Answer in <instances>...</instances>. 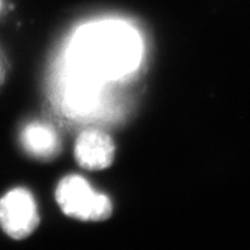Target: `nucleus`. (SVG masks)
Wrapping results in <instances>:
<instances>
[{"mask_svg": "<svg viewBox=\"0 0 250 250\" xmlns=\"http://www.w3.org/2000/svg\"><path fill=\"white\" fill-rule=\"evenodd\" d=\"M71 46L72 62L87 80L117 79L136 68L140 57L136 33L118 22L85 27Z\"/></svg>", "mask_w": 250, "mask_h": 250, "instance_id": "nucleus-1", "label": "nucleus"}, {"mask_svg": "<svg viewBox=\"0 0 250 250\" xmlns=\"http://www.w3.org/2000/svg\"><path fill=\"white\" fill-rule=\"evenodd\" d=\"M56 199L65 214L85 221H101L111 215L110 199L90 187L79 175H68L59 182Z\"/></svg>", "mask_w": 250, "mask_h": 250, "instance_id": "nucleus-2", "label": "nucleus"}, {"mask_svg": "<svg viewBox=\"0 0 250 250\" xmlns=\"http://www.w3.org/2000/svg\"><path fill=\"white\" fill-rule=\"evenodd\" d=\"M39 223L35 199L27 189L15 188L0 199V226L12 239H26Z\"/></svg>", "mask_w": 250, "mask_h": 250, "instance_id": "nucleus-3", "label": "nucleus"}, {"mask_svg": "<svg viewBox=\"0 0 250 250\" xmlns=\"http://www.w3.org/2000/svg\"><path fill=\"white\" fill-rule=\"evenodd\" d=\"M74 151L78 164L88 170L104 169L115 158L114 142L107 133L99 130L81 132Z\"/></svg>", "mask_w": 250, "mask_h": 250, "instance_id": "nucleus-4", "label": "nucleus"}, {"mask_svg": "<svg viewBox=\"0 0 250 250\" xmlns=\"http://www.w3.org/2000/svg\"><path fill=\"white\" fill-rule=\"evenodd\" d=\"M21 143L31 155L39 159L54 158L61 149L56 131L42 123L27 125L21 133Z\"/></svg>", "mask_w": 250, "mask_h": 250, "instance_id": "nucleus-5", "label": "nucleus"}]
</instances>
